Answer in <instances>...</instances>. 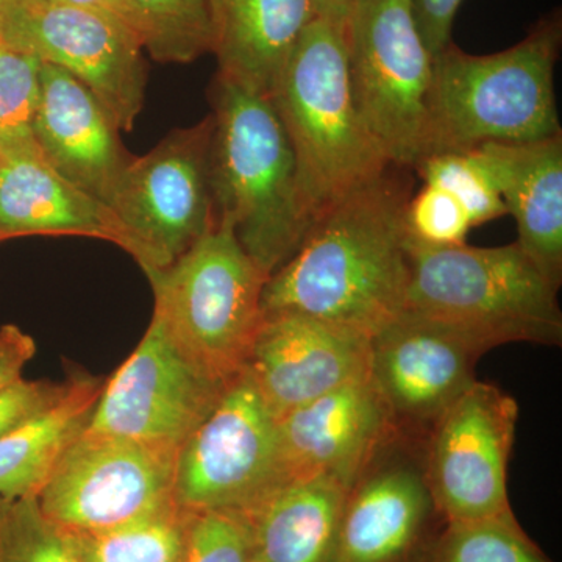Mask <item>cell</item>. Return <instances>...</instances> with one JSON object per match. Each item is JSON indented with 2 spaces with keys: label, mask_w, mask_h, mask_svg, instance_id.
I'll return each mask as SVG.
<instances>
[{
  "label": "cell",
  "mask_w": 562,
  "mask_h": 562,
  "mask_svg": "<svg viewBox=\"0 0 562 562\" xmlns=\"http://www.w3.org/2000/svg\"><path fill=\"white\" fill-rule=\"evenodd\" d=\"M409 168L390 165L321 214L266 281L262 314L297 313L371 336L405 305Z\"/></svg>",
  "instance_id": "6da1fadb"
},
{
  "label": "cell",
  "mask_w": 562,
  "mask_h": 562,
  "mask_svg": "<svg viewBox=\"0 0 562 562\" xmlns=\"http://www.w3.org/2000/svg\"><path fill=\"white\" fill-rule=\"evenodd\" d=\"M210 101L216 217L232 225L243 249L271 277L314 224L299 188L290 138L271 98L216 76Z\"/></svg>",
  "instance_id": "7a4b0ae2"
},
{
  "label": "cell",
  "mask_w": 562,
  "mask_h": 562,
  "mask_svg": "<svg viewBox=\"0 0 562 562\" xmlns=\"http://www.w3.org/2000/svg\"><path fill=\"white\" fill-rule=\"evenodd\" d=\"M561 44L560 11L497 54L472 55L450 43L432 61L422 157L490 143H531L561 133L554 91Z\"/></svg>",
  "instance_id": "3957f363"
},
{
  "label": "cell",
  "mask_w": 562,
  "mask_h": 562,
  "mask_svg": "<svg viewBox=\"0 0 562 562\" xmlns=\"http://www.w3.org/2000/svg\"><path fill=\"white\" fill-rule=\"evenodd\" d=\"M403 312L436 322L486 353L512 342L562 346L557 288L516 243L427 247L406 239Z\"/></svg>",
  "instance_id": "277c9868"
},
{
  "label": "cell",
  "mask_w": 562,
  "mask_h": 562,
  "mask_svg": "<svg viewBox=\"0 0 562 562\" xmlns=\"http://www.w3.org/2000/svg\"><path fill=\"white\" fill-rule=\"evenodd\" d=\"M271 101L313 221L392 165L355 105L339 25L319 16L310 22L280 70Z\"/></svg>",
  "instance_id": "5b68a950"
},
{
  "label": "cell",
  "mask_w": 562,
  "mask_h": 562,
  "mask_svg": "<svg viewBox=\"0 0 562 562\" xmlns=\"http://www.w3.org/2000/svg\"><path fill=\"white\" fill-rule=\"evenodd\" d=\"M154 317L192 366L221 383L244 371L262 322L269 277L251 260L227 221L168 268L147 276Z\"/></svg>",
  "instance_id": "8992f818"
},
{
  "label": "cell",
  "mask_w": 562,
  "mask_h": 562,
  "mask_svg": "<svg viewBox=\"0 0 562 562\" xmlns=\"http://www.w3.org/2000/svg\"><path fill=\"white\" fill-rule=\"evenodd\" d=\"M355 105L392 165L413 169L424 155L432 55L412 0H357L344 24Z\"/></svg>",
  "instance_id": "52a82bcc"
},
{
  "label": "cell",
  "mask_w": 562,
  "mask_h": 562,
  "mask_svg": "<svg viewBox=\"0 0 562 562\" xmlns=\"http://www.w3.org/2000/svg\"><path fill=\"white\" fill-rule=\"evenodd\" d=\"M180 449L83 431L36 495L41 512L70 535L133 522L173 502Z\"/></svg>",
  "instance_id": "ba28073f"
},
{
  "label": "cell",
  "mask_w": 562,
  "mask_h": 562,
  "mask_svg": "<svg viewBox=\"0 0 562 562\" xmlns=\"http://www.w3.org/2000/svg\"><path fill=\"white\" fill-rule=\"evenodd\" d=\"M213 117L177 128L133 155L109 205L138 243L146 276L171 266L216 225L211 188Z\"/></svg>",
  "instance_id": "9c48e42d"
},
{
  "label": "cell",
  "mask_w": 562,
  "mask_h": 562,
  "mask_svg": "<svg viewBox=\"0 0 562 562\" xmlns=\"http://www.w3.org/2000/svg\"><path fill=\"white\" fill-rule=\"evenodd\" d=\"M283 482L279 420L243 371L181 446L173 501L191 513L244 514Z\"/></svg>",
  "instance_id": "30bf717a"
},
{
  "label": "cell",
  "mask_w": 562,
  "mask_h": 562,
  "mask_svg": "<svg viewBox=\"0 0 562 562\" xmlns=\"http://www.w3.org/2000/svg\"><path fill=\"white\" fill-rule=\"evenodd\" d=\"M447 525L425 442L392 430L347 484L333 562H431Z\"/></svg>",
  "instance_id": "8fae6325"
},
{
  "label": "cell",
  "mask_w": 562,
  "mask_h": 562,
  "mask_svg": "<svg viewBox=\"0 0 562 562\" xmlns=\"http://www.w3.org/2000/svg\"><path fill=\"white\" fill-rule=\"evenodd\" d=\"M517 420L516 398L476 380L435 425L425 442V476L447 522L513 513L508 465Z\"/></svg>",
  "instance_id": "7c38bea8"
},
{
  "label": "cell",
  "mask_w": 562,
  "mask_h": 562,
  "mask_svg": "<svg viewBox=\"0 0 562 562\" xmlns=\"http://www.w3.org/2000/svg\"><path fill=\"white\" fill-rule=\"evenodd\" d=\"M0 36L70 74L131 132L144 105L146 63L136 33L110 11L21 0Z\"/></svg>",
  "instance_id": "4fadbf2b"
},
{
  "label": "cell",
  "mask_w": 562,
  "mask_h": 562,
  "mask_svg": "<svg viewBox=\"0 0 562 562\" xmlns=\"http://www.w3.org/2000/svg\"><path fill=\"white\" fill-rule=\"evenodd\" d=\"M227 384L192 366L151 317L131 357L103 382L87 430L181 449Z\"/></svg>",
  "instance_id": "5bb4252c"
},
{
  "label": "cell",
  "mask_w": 562,
  "mask_h": 562,
  "mask_svg": "<svg viewBox=\"0 0 562 562\" xmlns=\"http://www.w3.org/2000/svg\"><path fill=\"white\" fill-rule=\"evenodd\" d=\"M482 351L461 335L402 312L369 341V380L392 430L427 442L443 413L475 379Z\"/></svg>",
  "instance_id": "9a60e30c"
},
{
  "label": "cell",
  "mask_w": 562,
  "mask_h": 562,
  "mask_svg": "<svg viewBox=\"0 0 562 562\" xmlns=\"http://www.w3.org/2000/svg\"><path fill=\"white\" fill-rule=\"evenodd\" d=\"M364 333L297 313L265 314L244 371L277 420L369 376Z\"/></svg>",
  "instance_id": "2e32d148"
},
{
  "label": "cell",
  "mask_w": 562,
  "mask_h": 562,
  "mask_svg": "<svg viewBox=\"0 0 562 562\" xmlns=\"http://www.w3.org/2000/svg\"><path fill=\"white\" fill-rule=\"evenodd\" d=\"M33 138L41 157L70 183L110 203L133 155L116 122L79 80L58 66L41 65Z\"/></svg>",
  "instance_id": "e0dca14e"
},
{
  "label": "cell",
  "mask_w": 562,
  "mask_h": 562,
  "mask_svg": "<svg viewBox=\"0 0 562 562\" xmlns=\"http://www.w3.org/2000/svg\"><path fill=\"white\" fill-rule=\"evenodd\" d=\"M391 431L369 376L328 392L279 419L283 480L330 476L349 484Z\"/></svg>",
  "instance_id": "ac0fdd59"
},
{
  "label": "cell",
  "mask_w": 562,
  "mask_h": 562,
  "mask_svg": "<svg viewBox=\"0 0 562 562\" xmlns=\"http://www.w3.org/2000/svg\"><path fill=\"white\" fill-rule=\"evenodd\" d=\"M24 236H85L139 262L138 243L105 202L60 176L38 147L0 154V243Z\"/></svg>",
  "instance_id": "d6986e66"
},
{
  "label": "cell",
  "mask_w": 562,
  "mask_h": 562,
  "mask_svg": "<svg viewBox=\"0 0 562 562\" xmlns=\"http://www.w3.org/2000/svg\"><path fill=\"white\" fill-rule=\"evenodd\" d=\"M506 211L516 220L517 246L557 290L562 284V132L519 144H483Z\"/></svg>",
  "instance_id": "ffe728a7"
},
{
  "label": "cell",
  "mask_w": 562,
  "mask_h": 562,
  "mask_svg": "<svg viewBox=\"0 0 562 562\" xmlns=\"http://www.w3.org/2000/svg\"><path fill=\"white\" fill-rule=\"evenodd\" d=\"M217 76L271 98L292 47L317 18L313 0H209Z\"/></svg>",
  "instance_id": "44dd1931"
},
{
  "label": "cell",
  "mask_w": 562,
  "mask_h": 562,
  "mask_svg": "<svg viewBox=\"0 0 562 562\" xmlns=\"http://www.w3.org/2000/svg\"><path fill=\"white\" fill-rule=\"evenodd\" d=\"M347 484L330 476L291 479L241 514L249 562H333Z\"/></svg>",
  "instance_id": "7402d4cb"
},
{
  "label": "cell",
  "mask_w": 562,
  "mask_h": 562,
  "mask_svg": "<svg viewBox=\"0 0 562 562\" xmlns=\"http://www.w3.org/2000/svg\"><path fill=\"white\" fill-rule=\"evenodd\" d=\"M103 382L70 379L54 405L0 438V501L36 497L74 439L87 428Z\"/></svg>",
  "instance_id": "603a6c76"
},
{
  "label": "cell",
  "mask_w": 562,
  "mask_h": 562,
  "mask_svg": "<svg viewBox=\"0 0 562 562\" xmlns=\"http://www.w3.org/2000/svg\"><path fill=\"white\" fill-rule=\"evenodd\" d=\"M117 14L160 63H191L211 52L209 0H117Z\"/></svg>",
  "instance_id": "cb8c5ba5"
},
{
  "label": "cell",
  "mask_w": 562,
  "mask_h": 562,
  "mask_svg": "<svg viewBox=\"0 0 562 562\" xmlns=\"http://www.w3.org/2000/svg\"><path fill=\"white\" fill-rule=\"evenodd\" d=\"M194 516L173 501L121 527L72 536L81 562H183Z\"/></svg>",
  "instance_id": "d4e9b609"
},
{
  "label": "cell",
  "mask_w": 562,
  "mask_h": 562,
  "mask_svg": "<svg viewBox=\"0 0 562 562\" xmlns=\"http://www.w3.org/2000/svg\"><path fill=\"white\" fill-rule=\"evenodd\" d=\"M431 562H553L514 513L447 525Z\"/></svg>",
  "instance_id": "484cf974"
},
{
  "label": "cell",
  "mask_w": 562,
  "mask_h": 562,
  "mask_svg": "<svg viewBox=\"0 0 562 562\" xmlns=\"http://www.w3.org/2000/svg\"><path fill=\"white\" fill-rule=\"evenodd\" d=\"M413 171L424 183L449 191L468 211L472 227L508 214L497 180L480 150L425 155L414 165Z\"/></svg>",
  "instance_id": "4316f807"
},
{
  "label": "cell",
  "mask_w": 562,
  "mask_h": 562,
  "mask_svg": "<svg viewBox=\"0 0 562 562\" xmlns=\"http://www.w3.org/2000/svg\"><path fill=\"white\" fill-rule=\"evenodd\" d=\"M41 65L32 52L0 36V154L36 147L33 138Z\"/></svg>",
  "instance_id": "83f0119b"
},
{
  "label": "cell",
  "mask_w": 562,
  "mask_h": 562,
  "mask_svg": "<svg viewBox=\"0 0 562 562\" xmlns=\"http://www.w3.org/2000/svg\"><path fill=\"white\" fill-rule=\"evenodd\" d=\"M0 562H81L76 539L41 512L36 497L0 501Z\"/></svg>",
  "instance_id": "f1b7e54d"
},
{
  "label": "cell",
  "mask_w": 562,
  "mask_h": 562,
  "mask_svg": "<svg viewBox=\"0 0 562 562\" xmlns=\"http://www.w3.org/2000/svg\"><path fill=\"white\" fill-rule=\"evenodd\" d=\"M472 231L471 217L449 191L425 183L412 195L405 210L406 239L427 247L465 244Z\"/></svg>",
  "instance_id": "f546056e"
},
{
  "label": "cell",
  "mask_w": 562,
  "mask_h": 562,
  "mask_svg": "<svg viewBox=\"0 0 562 562\" xmlns=\"http://www.w3.org/2000/svg\"><path fill=\"white\" fill-rule=\"evenodd\" d=\"M183 562H249V532L241 514L195 513Z\"/></svg>",
  "instance_id": "4dcf8cb0"
},
{
  "label": "cell",
  "mask_w": 562,
  "mask_h": 562,
  "mask_svg": "<svg viewBox=\"0 0 562 562\" xmlns=\"http://www.w3.org/2000/svg\"><path fill=\"white\" fill-rule=\"evenodd\" d=\"M68 382L50 383L46 380H25L0 390V438L20 427L25 420L54 405L65 394Z\"/></svg>",
  "instance_id": "1f68e13d"
},
{
  "label": "cell",
  "mask_w": 562,
  "mask_h": 562,
  "mask_svg": "<svg viewBox=\"0 0 562 562\" xmlns=\"http://www.w3.org/2000/svg\"><path fill=\"white\" fill-rule=\"evenodd\" d=\"M461 2L462 0H412L417 29L432 58L438 57L452 43L453 21Z\"/></svg>",
  "instance_id": "d6a6232c"
},
{
  "label": "cell",
  "mask_w": 562,
  "mask_h": 562,
  "mask_svg": "<svg viewBox=\"0 0 562 562\" xmlns=\"http://www.w3.org/2000/svg\"><path fill=\"white\" fill-rule=\"evenodd\" d=\"M36 353V344L18 325L0 327V390L21 380L25 366Z\"/></svg>",
  "instance_id": "836d02e7"
},
{
  "label": "cell",
  "mask_w": 562,
  "mask_h": 562,
  "mask_svg": "<svg viewBox=\"0 0 562 562\" xmlns=\"http://www.w3.org/2000/svg\"><path fill=\"white\" fill-rule=\"evenodd\" d=\"M316 14L344 29L357 0H313Z\"/></svg>",
  "instance_id": "e575fe53"
},
{
  "label": "cell",
  "mask_w": 562,
  "mask_h": 562,
  "mask_svg": "<svg viewBox=\"0 0 562 562\" xmlns=\"http://www.w3.org/2000/svg\"><path fill=\"white\" fill-rule=\"evenodd\" d=\"M29 2L46 3V5L83 7V9H95L110 11L117 14V0H29Z\"/></svg>",
  "instance_id": "d590c367"
},
{
  "label": "cell",
  "mask_w": 562,
  "mask_h": 562,
  "mask_svg": "<svg viewBox=\"0 0 562 562\" xmlns=\"http://www.w3.org/2000/svg\"><path fill=\"white\" fill-rule=\"evenodd\" d=\"M20 2L21 0H0V27H2V24L5 22L7 16H9L10 11Z\"/></svg>",
  "instance_id": "8d00e7d4"
}]
</instances>
